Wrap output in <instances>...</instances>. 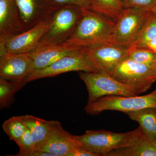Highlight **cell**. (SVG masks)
Listing matches in <instances>:
<instances>
[{
  "label": "cell",
  "instance_id": "ba28073f",
  "mask_svg": "<svg viewBox=\"0 0 156 156\" xmlns=\"http://www.w3.org/2000/svg\"><path fill=\"white\" fill-rule=\"evenodd\" d=\"M112 76L133 88L138 95L150 89L156 81V68L127 58L117 66Z\"/></svg>",
  "mask_w": 156,
  "mask_h": 156
},
{
  "label": "cell",
  "instance_id": "e0dca14e",
  "mask_svg": "<svg viewBox=\"0 0 156 156\" xmlns=\"http://www.w3.org/2000/svg\"><path fill=\"white\" fill-rule=\"evenodd\" d=\"M126 114L131 120L139 123L144 134L156 141V108H148Z\"/></svg>",
  "mask_w": 156,
  "mask_h": 156
},
{
  "label": "cell",
  "instance_id": "7a4b0ae2",
  "mask_svg": "<svg viewBox=\"0 0 156 156\" xmlns=\"http://www.w3.org/2000/svg\"><path fill=\"white\" fill-rule=\"evenodd\" d=\"M142 133L140 127L126 133H114L104 130H87L82 135H73L76 142L97 156H105L112 151L131 146Z\"/></svg>",
  "mask_w": 156,
  "mask_h": 156
},
{
  "label": "cell",
  "instance_id": "5bb4252c",
  "mask_svg": "<svg viewBox=\"0 0 156 156\" xmlns=\"http://www.w3.org/2000/svg\"><path fill=\"white\" fill-rule=\"evenodd\" d=\"M24 31L15 0H0V42Z\"/></svg>",
  "mask_w": 156,
  "mask_h": 156
},
{
  "label": "cell",
  "instance_id": "83f0119b",
  "mask_svg": "<svg viewBox=\"0 0 156 156\" xmlns=\"http://www.w3.org/2000/svg\"><path fill=\"white\" fill-rule=\"evenodd\" d=\"M30 156H53L51 154L44 151L41 150L35 149L32 152Z\"/></svg>",
  "mask_w": 156,
  "mask_h": 156
},
{
  "label": "cell",
  "instance_id": "3957f363",
  "mask_svg": "<svg viewBox=\"0 0 156 156\" xmlns=\"http://www.w3.org/2000/svg\"><path fill=\"white\" fill-rule=\"evenodd\" d=\"M152 14L151 10L124 9L106 42L129 49L142 35Z\"/></svg>",
  "mask_w": 156,
  "mask_h": 156
},
{
  "label": "cell",
  "instance_id": "9a60e30c",
  "mask_svg": "<svg viewBox=\"0 0 156 156\" xmlns=\"http://www.w3.org/2000/svg\"><path fill=\"white\" fill-rule=\"evenodd\" d=\"M81 48H74L65 44L53 45L30 53L33 60V71L43 69L64 56L73 54Z\"/></svg>",
  "mask_w": 156,
  "mask_h": 156
},
{
  "label": "cell",
  "instance_id": "52a82bcc",
  "mask_svg": "<svg viewBox=\"0 0 156 156\" xmlns=\"http://www.w3.org/2000/svg\"><path fill=\"white\" fill-rule=\"evenodd\" d=\"M73 71L98 72L84 48H81L75 53L60 58L47 67L32 72L25 78L24 81L28 83L39 79L51 77Z\"/></svg>",
  "mask_w": 156,
  "mask_h": 156
},
{
  "label": "cell",
  "instance_id": "d6986e66",
  "mask_svg": "<svg viewBox=\"0 0 156 156\" xmlns=\"http://www.w3.org/2000/svg\"><path fill=\"white\" fill-rule=\"evenodd\" d=\"M92 10L103 15L115 22L124 9L121 0H88Z\"/></svg>",
  "mask_w": 156,
  "mask_h": 156
},
{
  "label": "cell",
  "instance_id": "44dd1931",
  "mask_svg": "<svg viewBox=\"0 0 156 156\" xmlns=\"http://www.w3.org/2000/svg\"><path fill=\"white\" fill-rule=\"evenodd\" d=\"M27 83L14 82L0 79V108H9L13 103L15 93Z\"/></svg>",
  "mask_w": 156,
  "mask_h": 156
},
{
  "label": "cell",
  "instance_id": "8fae6325",
  "mask_svg": "<svg viewBox=\"0 0 156 156\" xmlns=\"http://www.w3.org/2000/svg\"><path fill=\"white\" fill-rule=\"evenodd\" d=\"M33 71L30 53H6L0 56V79L22 82Z\"/></svg>",
  "mask_w": 156,
  "mask_h": 156
},
{
  "label": "cell",
  "instance_id": "6da1fadb",
  "mask_svg": "<svg viewBox=\"0 0 156 156\" xmlns=\"http://www.w3.org/2000/svg\"><path fill=\"white\" fill-rule=\"evenodd\" d=\"M115 22L102 14L88 9H83L77 26L66 44L84 48L105 43L114 27Z\"/></svg>",
  "mask_w": 156,
  "mask_h": 156
},
{
  "label": "cell",
  "instance_id": "7402d4cb",
  "mask_svg": "<svg viewBox=\"0 0 156 156\" xmlns=\"http://www.w3.org/2000/svg\"><path fill=\"white\" fill-rule=\"evenodd\" d=\"M2 127L10 139L16 144L22 138L27 129L22 116L11 117L3 123Z\"/></svg>",
  "mask_w": 156,
  "mask_h": 156
},
{
  "label": "cell",
  "instance_id": "d4e9b609",
  "mask_svg": "<svg viewBox=\"0 0 156 156\" xmlns=\"http://www.w3.org/2000/svg\"><path fill=\"white\" fill-rule=\"evenodd\" d=\"M124 9L151 10L156 7V0H121Z\"/></svg>",
  "mask_w": 156,
  "mask_h": 156
},
{
  "label": "cell",
  "instance_id": "8992f818",
  "mask_svg": "<svg viewBox=\"0 0 156 156\" xmlns=\"http://www.w3.org/2000/svg\"><path fill=\"white\" fill-rule=\"evenodd\" d=\"M148 108H156V89L143 96H105L93 103L88 104L84 110L87 114L95 115L105 111H116L126 113Z\"/></svg>",
  "mask_w": 156,
  "mask_h": 156
},
{
  "label": "cell",
  "instance_id": "484cf974",
  "mask_svg": "<svg viewBox=\"0 0 156 156\" xmlns=\"http://www.w3.org/2000/svg\"><path fill=\"white\" fill-rule=\"evenodd\" d=\"M53 8H56L68 5H76L83 9L92 10L88 0H45Z\"/></svg>",
  "mask_w": 156,
  "mask_h": 156
},
{
  "label": "cell",
  "instance_id": "5b68a950",
  "mask_svg": "<svg viewBox=\"0 0 156 156\" xmlns=\"http://www.w3.org/2000/svg\"><path fill=\"white\" fill-rule=\"evenodd\" d=\"M79 76L88 90V104L93 103L105 96L137 95L133 88L117 80L105 72H83L80 73Z\"/></svg>",
  "mask_w": 156,
  "mask_h": 156
},
{
  "label": "cell",
  "instance_id": "ac0fdd59",
  "mask_svg": "<svg viewBox=\"0 0 156 156\" xmlns=\"http://www.w3.org/2000/svg\"><path fill=\"white\" fill-rule=\"evenodd\" d=\"M22 117L36 146L47 138L55 121H47L31 115Z\"/></svg>",
  "mask_w": 156,
  "mask_h": 156
},
{
  "label": "cell",
  "instance_id": "ffe728a7",
  "mask_svg": "<svg viewBox=\"0 0 156 156\" xmlns=\"http://www.w3.org/2000/svg\"><path fill=\"white\" fill-rule=\"evenodd\" d=\"M132 48L145 49L156 53V15L153 12L142 35L129 49Z\"/></svg>",
  "mask_w": 156,
  "mask_h": 156
},
{
  "label": "cell",
  "instance_id": "cb8c5ba5",
  "mask_svg": "<svg viewBox=\"0 0 156 156\" xmlns=\"http://www.w3.org/2000/svg\"><path fill=\"white\" fill-rule=\"evenodd\" d=\"M19 147V151L15 156H30L34 150L36 144L32 137L30 131L27 128L25 133L17 144Z\"/></svg>",
  "mask_w": 156,
  "mask_h": 156
},
{
  "label": "cell",
  "instance_id": "9c48e42d",
  "mask_svg": "<svg viewBox=\"0 0 156 156\" xmlns=\"http://www.w3.org/2000/svg\"><path fill=\"white\" fill-rule=\"evenodd\" d=\"M52 13L32 28L0 42V56L6 53H30L35 50L51 23Z\"/></svg>",
  "mask_w": 156,
  "mask_h": 156
},
{
  "label": "cell",
  "instance_id": "f1b7e54d",
  "mask_svg": "<svg viewBox=\"0 0 156 156\" xmlns=\"http://www.w3.org/2000/svg\"><path fill=\"white\" fill-rule=\"evenodd\" d=\"M152 11H153V12L154 14L156 15V7H155L154 9H153L152 10Z\"/></svg>",
  "mask_w": 156,
  "mask_h": 156
},
{
  "label": "cell",
  "instance_id": "4316f807",
  "mask_svg": "<svg viewBox=\"0 0 156 156\" xmlns=\"http://www.w3.org/2000/svg\"><path fill=\"white\" fill-rule=\"evenodd\" d=\"M67 156H97V155L95 154L82 147L77 143L70 151L68 154Z\"/></svg>",
  "mask_w": 156,
  "mask_h": 156
},
{
  "label": "cell",
  "instance_id": "30bf717a",
  "mask_svg": "<svg viewBox=\"0 0 156 156\" xmlns=\"http://www.w3.org/2000/svg\"><path fill=\"white\" fill-rule=\"evenodd\" d=\"M84 48L98 71L111 76L117 66L128 57V48L107 42Z\"/></svg>",
  "mask_w": 156,
  "mask_h": 156
},
{
  "label": "cell",
  "instance_id": "7c38bea8",
  "mask_svg": "<svg viewBox=\"0 0 156 156\" xmlns=\"http://www.w3.org/2000/svg\"><path fill=\"white\" fill-rule=\"evenodd\" d=\"M76 144L73 135L65 130L59 122L55 121L48 137L37 144L35 148L53 156H67Z\"/></svg>",
  "mask_w": 156,
  "mask_h": 156
},
{
  "label": "cell",
  "instance_id": "4fadbf2b",
  "mask_svg": "<svg viewBox=\"0 0 156 156\" xmlns=\"http://www.w3.org/2000/svg\"><path fill=\"white\" fill-rule=\"evenodd\" d=\"M15 2L24 31L47 19L56 9L50 6L45 0H15Z\"/></svg>",
  "mask_w": 156,
  "mask_h": 156
},
{
  "label": "cell",
  "instance_id": "603a6c76",
  "mask_svg": "<svg viewBox=\"0 0 156 156\" xmlns=\"http://www.w3.org/2000/svg\"><path fill=\"white\" fill-rule=\"evenodd\" d=\"M128 49V58L136 62L156 68V53L139 48Z\"/></svg>",
  "mask_w": 156,
  "mask_h": 156
},
{
  "label": "cell",
  "instance_id": "277c9868",
  "mask_svg": "<svg viewBox=\"0 0 156 156\" xmlns=\"http://www.w3.org/2000/svg\"><path fill=\"white\" fill-rule=\"evenodd\" d=\"M83 9L73 5H65L54 9L51 23L36 49L65 43L76 28Z\"/></svg>",
  "mask_w": 156,
  "mask_h": 156
},
{
  "label": "cell",
  "instance_id": "2e32d148",
  "mask_svg": "<svg viewBox=\"0 0 156 156\" xmlns=\"http://www.w3.org/2000/svg\"><path fill=\"white\" fill-rule=\"evenodd\" d=\"M107 156H156V141L142 132L134 145L112 151Z\"/></svg>",
  "mask_w": 156,
  "mask_h": 156
}]
</instances>
